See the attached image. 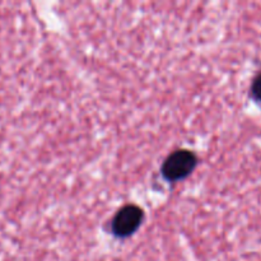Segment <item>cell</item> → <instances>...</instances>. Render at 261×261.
Returning a JSON list of instances; mask_svg holds the SVG:
<instances>
[{
    "instance_id": "obj_2",
    "label": "cell",
    "mask_w": 261,
    "mask_h": 261,
    "mask_svg": "<svg viewBox=\"0 0 261 261\" xmlns=\"http://www.w3.org/2000/svg\"><path fill=\"white\" fill-rule=\"evenodd\" d=\"M143 218H144V213L139 206L133 205V204L122 206L112 219V232L115 236L120 239L132 236L140 227Z\"/></svg>"
},
{
    "instance_id": "obj_3",
    "label": "cell",
    "mask_w": 261,
    "mask_h": 261,
    "mask_svg": "<svg viewBox=\"0 0 261 261\" xmlns=\"http://www.w3.org/2000/svg\"><path fill=\"white\" fill-rule=\"evenodd\" d=\"M250 92H251V97L256 102H260L261 103V70L255 75L254 81L251 83V88H250Z\"/></svg>"
},
{
    "instance_id": "obj_1",
    "label": "cell",
    "mask_w": 261,
    "mask_h": 261,
    "mask_svg": "<svg viewBox=\"0 0 261 261\" xmlns=\"http://www.w3.org/2000/svg\"><path fill=\"white\" fill-rule=\"evenodd\" d=\"M198 165V158L190 150H176L163 162L161 173L167 181H180L188 177Z\"/></svg>"
}]
</instances>
